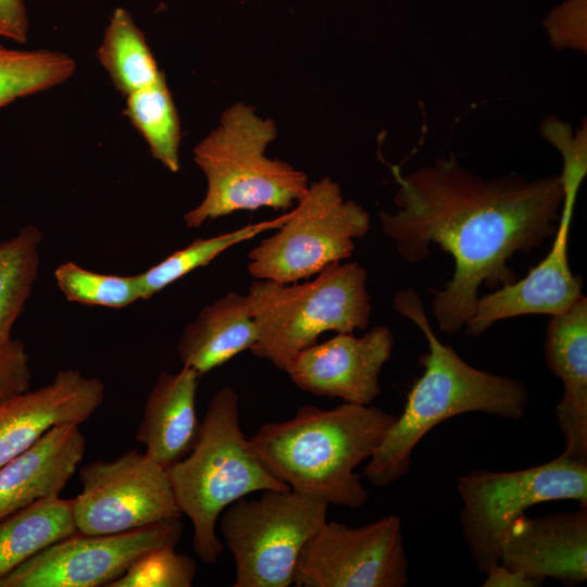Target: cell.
Wrapping results in <instances>:
<instances>
[{"label": "cell", "mask_w": 587, "mask_h": 587, "mask_svg": "<svg viewBox=\"0 0 587 587\" xmlns=\"http://www.w3.org/2000/svg\"><path fill=\"white\" fill-rule=\"evenodd\" d=\"M390 167L397 211L378 213L383 233L408 262L428 259L432 245L454 260L451 279L432 301L446 334L464 328L482 285L492 289L517 279L509 265L515 253H530L557 233L564 200L559 175L486 179L452 154L407 176Z\"/></svg>", "instance_id": "1"}, {"label": "cell", "mask_w": 587, "mask_h": 587, "mask_svg": "<svg viewBox=\"0 0 587 587\" xmlns=\"http://www.w3.org/2000/svg\"><path fill=\"white\" fill-rule=\"evenodd\" d=\"M392 307L421 329L428 352L419 360L424 372L412 385L402 413L364 467V476L377 487L388 486L405 475L416 445L441 422L467 412L520 420L528 402L522 380L475 369L452 347L442 344L413 289L398 291Z\"/></svg>", "instance_id": "2"}, {"label": "cell", "mask_w": 587, "mask_h": 587, "mask_svg": "<svg viewBox=\"0 0 587 587\" xmlns=\"http://www.w3.org/2000/svg\"><path fill=\"white\" fill-rule=\"evenodd\" d=\"M396 417L371 404H308L287 421L261 425L249 441L266 469L291 490L358 509L369 492L354 470L376 451Z\"/></svg>", "instance_id": "3"}, {"label": "cell", "mask_w": 587, "mask_h": 587, "mask_svg": "<svg viewBox=\"0 0 587 587\" xmlns=\"http://www.w3.org/2000/svg\"><path fill=\"white\" fill-rule=\"evenodd\" d=\"M238 395L221 388L211 398L192 450L167 469L177 505L193 526L192 549L214 565L224 545L215 533L220 514L255 491L290 490L262 463L240 428Z\"/></svg>", "instance_id": "4"}, {"label": "cell", "mask_w": 587, "mask_h": 587, "mask_svg": "<svg viewBox=\"0 0 587 587\" xmlns=\"http://www.w3.org/2000/svg\"><path fill=\"white\" fill-rule=\"evenodd\" d=\"M273 120L237 102L226 109L220 124L193 148V161L207 178L202 201L184 215L189 228L242 210H288L307 192L304 172L265 155L276 138Z\"/></svg>", "instance_id": "5"}, {"label": "cell", "mask_w": 587, "mask_h": 587, "mask_svg": "<svg viewBox=\"0 0 587 587\" xmlns=\"http://www.w3.org/2000/svg\"><path fill=\"white\" fill-rule=\"evenodd\" d=\"M366 280L357 262L334 263L302 284L254 280L247 294L258 327L251 352L285 371L321 334L365 329L372 311Z\"/></svg>", "instance_id": "6"}, {"label": "cell", "mask_w": 587, "mask_h": 587, "mask_svg": "<svg viewBox=\"0 0 587 587\" xmlns=\"http://www.w3.org/2000/svg\"><path fill=\"white\" fill-rule=\"evenodd\" d=\"M370 213L353 200H345L330 177L309 185L276 233L248 253L249 274L257 279L292 284L316 275L352 255L354 239L365 236Z\"/></svg>", "instance_id": "7"}, {"label": "cell", "mask_w": 587, "mask_h": 587, "mask_svg": "<svg viewBox=\"0 0 587 587\" xmlns=\"http://www.w3.org/2000/svg\"><path fill=\"white\" fill-rule=\"evenodd\" d=\"M329 503L294 490H263L224 511L220 528L236 565L234 587H288L301 550L326 522Z\"/></svg>", "instance_id": "8"}, {"label": "cell", "mask_w": 587, "mask_h": 587, "mask_svg": "<svg viewBox=\"0 0 587 587\" xmlns=\"http://www.w3.org/2000/svg\"><path fill=\"white\" fill-rule=\"evenodd\" d=\"M463 502L462 535L477 570L486 574L499 564L500 542L508 527L526 509L551 500H576L587 505V464L564 454L511 472L475 470L459 476Z\"/></svg>", "instance_id": "9"}, {"label": "cell", "mask_w": 587, "mask_h": 587, "mask_svg": "<svg viewBox=\"0 0 587 587\" xmlns=\"http://www.w3.org/2000/svg\"><path fill=\"white\" fill-rule=\"evenodd\" d=\"M79 482L72 507L80 534L127 533L183 515L167 471L136 449L86 464Z\"/></svg>", "instance_id": "10"}, {"label": "cell", "mask_w": 587, "mask_h": 587, "mask_svg": "<svg viewBox=\"0 0 587 587\" xmlns=\"http://www.w3.org/2000/svg\"><path fill=\"white\" fill-rule=\"evenodd\" d=\"M409 563L402 523L388 514L361 527L325 522L298 558L296 587H403Z\"/></svg>", "instance_id": "11"}, {"label": "cell", "mask_w": 587, "mask_h": 587, "mask_svg": "<svg viewBox=\"0 0 587 587\" xmlns=\"http://www.w3.org/2000/svg\"><path fill=\"white\" fill-rule=\"evenodd\" d=\"M182 534L180 519L121 534L76 532L12 570L0 579V587L109 586L145 552L176 547Z\"/></svg>", "instance_id": "12"}, {"label": "cell", "mask_w": 587, "mask_h": 587, "mask_svg": "<svg viewBox=\"0 0 587 587\" xmlns=\"http://www.w3.org/2000/svg\"><path fill=\"white\" fill-rule=\"evenodd\" d=\"M394 344L386 326H375L360 337L337 333L297 353L285 372L303 391L369 405L382 392L378 377Z\"/></svg>", "instance_id": "13"}, {"label": "cell", "mask_w": 587, "mask_h": 587, "mask_svg": "<svg viewBox=\"0 0 587 587\" xmlns=\"http://www.w3.org/2000/svg\"><path fill=\"white\" fill-rule=\"evenodd\" d=\"M562 208L552 247L544 260L520 280L499 287L477 299L465 333L478 337L496 322L527 314L558 315L573 308L583 297V278L569 262V234L573 216Z\"/></svg>", "instance_id": "14"}, {"label": "cell", "mask_w": 587, "mask_h": 587, "mask_svg": "<svg viewBox=\"0 0 587 587\" xmlns=\"http://www.w3.org/2000/svg\"><path fill=\"white\" fill-rule=\"evenodd\" d=\"M104 384L77 370H61L37 389L0 403V467L57 425L86 422L102 404Z\"/></svg>", "instance_id": "15"}, {"label": "cell", "mask_w": 587, "mask_h": 587, "mask_svg": "<svg viewBox=\"0 0 587 587\" xmlns=\"http://www.w3.org/2000/svg\"><path fill=\"white\" fill-rule=\"evenodd\" d=\"M499 563L566 586L587 579V505L540 517L522 514L504 532Z\"/></svg>", "instance_id": "16"}, {"label": "cell", "mask_w": 587, "mask_h": 587, "mask_svg": "<svg viewBox=\"0 0 587 587\" xmlns=\"http://www.w3.org/2000/svg\"><path fill=\"white\" fill-rule=\"evenodd\" d=\"M547 367L563 384L555 407L565 441V457L587 464V299L562 314L551 315L546 329Z\"/></svg>", "instance_id": "17"}, {"label": "cell", "mask_w": 587, "mask_h": 587, "mask_svg": "<svg viewBox=\"0 0 587 587\" xmlns=\"http://www.w3.org/2000/svg\"><path fill=\"white\" fill-rule=\"evenodd\" d=\"M86 439L78 424L49 429L0 467V521L46 497L59 496L82 462Z\"/></svg>", "instance_id": "18"}, {"label": "cell", "mask_w": 587, "mask_h": 587, "mask_svg": "<svg viewBox=\"0 0 587 587\" xmlns=\"http://www.w3.org/2000/svg\"><path fill=\"white\" fill-rule=\"evenodd\" d=\"M199 378L188 366L177 373L162 372L147 398L136 440L145 445L146 455L165 470L183 460L198 440Z\"/></svg>", "instance_id": "19"}, {"label": "cell", "mask_w": 587, "mask_h": 587, "mask_svg": "<svg viewBox=\"0 0 587 587\" xmlns=\"http://www.w3.org/2000/svg\"><path fill=\"white\" fill-rule=\"evenodd\" d=\"M257 340L258 327L248 296L232 291L187 323L177 342V354L183 366L202 376L251 350Z\"/></svg>", "instance_id": "20"}, {"label": "cell", "mask_w": 587, "mask_h": 587, "mask_svg": "<svg viewBox=\"0 0 587 587\" xmlns=\"http://www.w3.org/2000/svg\"><path fill=\"white\" fill-rule=\"evenodd\" d=\"M72 499L46 497L0 521V579L30 557L76 533Z\"/></svg>", "instance_id": "21"}, {"label": "cell", "mask_w": 587, "mask_h": 587, "mask_svg": "<svg viewBox=\"0 0 587 587\" xmlns=\"http://www.w3.org/2000/svg\"><path fill=\"white\" fill-rule=\"evenodd\" d=\"M97 57L125 97L153 84L163 74L143 34L122 8L113 11Z\"/></svg>", "instance_id": "22"}, {"label": "cell", "mask_w": 587, "mask_h": 587, "mask_svg": "<svg viewBox=\"0 0 587 587\" xmlns=\"http://www.w3.org/2000/svg\"><path fill=\"white\" fill-rule=\"evenodd\" d=\"M41 241V230L28 224L0 242V347L13 339V325L32 295L39 275Z\"/></svg>", "instance_id": "23"}, {"label": "cell", "mask_w": 587, "mask_h": 587, "mask_svg": "<svg viewBox=\"0 0 587 587\" xmlns=\"http://www.w3.org/2000/svg\"><path fill=\"white\" fill-rule=\"evenodd\" d=\"M124 114L149 146L152 157L168 171L180 168V125L164 74L126 97Z\"/></svg>", "instance_id": "24"}, {"label": "cell", "mask_w": 587, "mask_h": 587, "mask_svg": "<svg viewBox=\"0 0 587 587\" xmlns=\"http://www.w3.org/2000/svg\"><path fill=\"white\" fill-rule=\"evenodd\" d=\"M75 70V60L63 52L0 43V108L66 82Z\"/></svg>", "instance_id": "25"}, {"label": "cell", "mask_w": 587, "mask_h": 587, "mask_svg": "<svg viewBox=\"0 0 587 587\" xmlns=\"http://www.w3.org/2000/svg\"><path fill=\"white\" fill-rule=\"evenodd\" d=\"M284 215L257 224H249L236 230L210 238H198L186 248L177 250L160 263L138 274L141 300H148L165 287L184 277L196 268L208 265L221 253L258 234L276 229Z\"/></svg>", "instance_id": "26"}, {"label": "cell", "mask_w": 587, "mask_h": 587, "mask_svg": "<svg viewBox=\"0 0 587 587\" xmlns=\"http://www.w3.org/2000/svg\"><path fill=\"white\" fill-rule=\"evenodd\" d=\"M54 278L64 297L72 302L125 308L141 300L138 275L101 274L67 261L54 270Z\"/></svg>", "instance_id": "27"}, {"label": "cell", "mask_w": 587, "mask_h": 587, "mask_svg": "<svg viewBox=\"0 0 587 587\" xmlns=\"http://www.w3.org/2000/svg\"><path fill=\"white\" fill-rule=\"evenodd\" d=\"M197 572L195 560L166 546L136 559L109 587H190Z\"/></svg>", "instance_id": "28"}, {"label": "cell", "mask_w": 587, "mask_h": 587, "mask_svg": "<svg viewBox=\"0 0 587 587\" xmlns=\"http://www.w3.org/2000/svg\"><path fill=\"white\" fill-rule=\"evenodd\" d=\"M544 136L554 145L563 158V172L560 176L564 197L576 198L578 188L587 172L586 127L573 138L567 125L558 120L544 125Z\"/></svg>", "instance_id": "29"}, {"label": "cell", "mask_w": 587, "mask_h": 587, "mask_svg": "<svg viewBox=\"0 0 587 587\" xmlns=\"http://www.w3.org/2000/svg\"><path fill=\"white\" fill-rule=\"evenodd\" d=\"M32 371L25 345L12 339L0 347V403L30 389Z\"/></svg>", "instance_id": "30"}, {"label": "cell", "mask_w": 587, "mask_h": 587, "mask_svg": "<svg viewBox=\"0 0 587 587\" xmlns=\"http://www.w3.org/2000/svg\"><path fill=\"white\" fill-rule=\"evenodd\" d=\"M28 17L24 0H0V38L25 43Z\"/></svg>", "instance_id": "31"}, {"label": "cell", "mask_w": 587, "mask_h": 587, "mask_svg": "<svg viewBox=\"0 0 587 587\" xmlns=\"http://www.w3.org/2000/svg\"><path fill=\"white\" fill-rule=\"evenodd\" d=\"M485 587H538L545 580L527 576L525 573L507 567L501 563L494 565L486 573Z\"/></svg>", "instance_id": "32"}]
</instances>
